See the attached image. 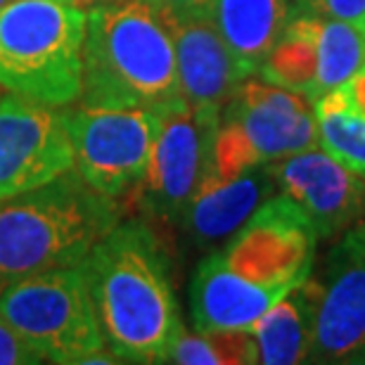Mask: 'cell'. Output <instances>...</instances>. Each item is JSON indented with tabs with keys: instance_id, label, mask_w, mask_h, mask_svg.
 <instances>
[{
	"instance_id": "6da1fadb",
	"label": "cell",
	"mask_w": 365,
	"mask_h": 365,
	"mask_svg": "<svg viewBox=\"0 0 365 365\" xmlns=\"http://www.w3.org/2000/svg\"><path fill=\"white\" fill-rule=\"evenodd\" d=\"M102 334L121 363H166L182 327L169 257L152 225L119 221L81 261Z\"/></svg>"
},
{
	"instance_id": "7a4b0ae2",
	"label": "cell",
	"mask_w": 365,
	"mask_h": 365,
	"mask_svg": "<svg viewBox=\"0 0 365 365\" xmlns=\"http://www.w3.org/2000/svg\"><path fill=\"white\" fill-rule=\"evenodd\" d=\"M182 98L166 14L148 0L88 10L83 41V107L162 109Z\"/></svg>"
},
{
	"instance_id": "3957f363",
	"label": "cell",
	"mask_w": 365,
	"mask_h": 365,
	"mask_svg": "<svg viewBox=\"0 0 365 365\" xmlns=\"http://www.w3.org/2000/svg\"><path fill=\"white\" fill-rule=\"evenodd\" d=\"M121 209L76 169L0 202V292L29 275L78 266Z\"/></svg>"
},
{
	"instance_id": "277c9868",
	"label": "cell",
	"mask_w": 365,
	"mask_h": 365,
	"mask_svg": "<svg viewBox=\"0 0 365 365\" xmlns=\"http://www.w3.org/2000/svg\"><path fill=\"white\" fill-rule=\"evenodd\" d=\"M88 12L60 0L0 5V88L50 107L81 98Z\"/></svg>"
},
{
	"instance_id": "5b68a950",
	"label": "cell",
	"mask_w": 365,
	"mask_h": 365,
	"mask_svg": "<svg viewBox=\"0 0 365 365\" xmlns=\"http://www.w3.org/2000/svg\"><path fill=\"white\" fill-rule=\"evenodd\" d=\"M311 148H318L313 100L250 76L221 109L207 178H232Z\"/></svg>"
},
{
	"instance_id": "8992f818",
	"label": "cell",
	"mask_w": 365,
	"mask_h": 365,
	"mask_svg": "<svg viewBox=\"0 0 365 365\" xmlns=\"http://www.w3.org/2000/svg\"><path fill=\"white\" fill-rule=\"evenodd\" d=\"M0 318L46 363L86 365L107 349L81 264L12 282L0 292Z\"/></svg>"
},
{
	"instance_id": "52a82bcc",
	"label": "cell",
	"mask_w": 365,
	"mask_h": 365,
	"mask_svg": "<svg viewBox=\"0 0 365 365\" xmlns=\"http://www.w3.org/2000/svg\"><path fill=\"white\" fill-rule=\"evenodd\" d=\"M218 116L178 98L159 109V128L148 171L130 192L150 221L176 225L211 173Z\"/></svg>"
},
{
	"instance_id": "ba28073f",
	"label": "cell",
	"mask_w": 365,
	"mask_h": 365,
	"mask_svg": "<svg viewBox=\"0 0 365 365\" xmlns=\"http://www.w3.org/2000/svg\"><path fill=\"white\" fill-rule=\"evenodd\" d=\"M74 145V169L100 195L121 200L148 171L159 109L83 107L64 112Z\"/></svg>"
},
{
	"instance_id": "9c48e42d",
	"label": "cell",
	"mask_w": 365,
	"mask_h": 365,
	"mask_svg": "<svg viewBox=\"0 0 365 365\" xmlns=\"http://www.w3.org/2000/svg\"><path fill=\"white\" fill-rule=\"evenodd\" d=\"M318 232L287 195H273L228 240L221 254L232 271L261 284H299L311 275Z\"/></svg>"
},
{
	"instance_id": "30bf717a",
	"label": "cell",
	"mask_w": 365,
	"mask_h": 365,
	"mask_svg": "<svg viewBox=\"0 0 365 365\" xmlns=\"http://www.w3.org/2000/svg\"><path fill=\"white\" fill-rule=\"evenodd\" d=\"M71 169L74 145L64 112L14 93L0 98V202Z\"/></svg>"
},
{
	"instance_id": "8fae6325",
	"label": "cell",
	"mask_w": 365,
	"mask_h": 365,
	"mask_svg": "<svg viewBox=\"0 0 365 365\" xmlns=\"http://www.w3.org/2000/svg\"><path fill=\"white\" fill-rule=\"evenodd\" d=\"M309 363H351L365 346V218L327 254Z\"/></svg>"
},
{
	"instance_id": "7c38bea8",
	"label": "cell",
	"mask_w": 365,
	"mask_h": 365,
	"mask_svg": "<svg viewBox=\"0 0 365 365\" xmlns=\"http://www.w3.org/2000/svg\"><path fill=\"white\" fill-rule=\"evenodd\" d=\"M277 190L292 197L318 237L341 235L365 218V178L356 176L323 148H311L275 162Z\"/></svg>"
},
{
	"instance_id": "4fadbf2b",
	"label": "cell",
	"mask_w": 365,
	"mask_h": 365,
	"mask_svg": "<svg viewBox=\"0 0 365 365\" xmlns=\"http://www.w3.org/2000/svg\"><path fill=\"white\" fill-rule=\"evenodd\" d=\"M164 14L169 19L173 46H176L182 100L200 112L221 114L230 95L245 78H250V74L240 67L235 55L225 46L209 12Z\"/></svg>"
},
{
	"instance_id": "5bb4252c",
	"label": "cell",
	"mask_w": 365,
	"mask_h": 365,
	"mask_svg": "<svg viewBox=\"0 0 365 365\" xmlns=\"http://www.w3.org/2000/svg\"><path fill=\"white\" fill-rule=\"evenodd\" d=\"M292 289V284H261L235 273L221 250L200 261L190 284V309L197 332L252 330Z\"/></svg>"
},
{
	"instance_id": "9a60e30c",
	"label": "cell",
	"mask_w": 365,
	"mask_h": 365,
	"mask_svg": "<svg viewBox=\"0 0 365 365\" xmlns=\"http://www.w3.org/2000/svg\"><path fill=\"white\" fill-rule=\"evenodd\" d=\"M275 190V164H257L232 178H207L178 228L195 250H211L235 235Z\"/></svg>"
},
{
	"instance_id": "2e32d148",
	"label": "cell",
	"mask_w": 365,
	"mask_h": 365,
	"mask_svg": "<svg viewBox=\"0 0 365 365\" xmlns=\"http://www.w3.org/2000/svg\"><path fill=\"white\" fill-rule=\"evenodd\" d=\"M323 282L304 277L252 327L259 346V363L297 365L309 363L316 337Z\"/></svg>"
},
{
	"instance_id": "e0dca14e",
	"label": "cell",
	"mask_w": 365,
	"mask_h": 365,
	"mask_svg": "<svg viewBox=\"0 0 365 365\" xmlns=\"http://www.w3.org/2000/svg\"><path fill=\"white\" fill-rule=\"evenodd\" d=\"M209 17L240 67L257 76L294 17V7L292 0H211Z\"/></svg>"
},
{
	"instance_id": "ac0fdd59",
	"label": "cell",
	"mask_w": 365,
	"mask_h": 365,
	"mask_svg": "<svg viewBox=\"0 0 365 365\" xmlns=\"http://www.w3.org/2000/svg\"><path fill=\"white\" fill-rule=\"evenodd\" d=\"M316 26L318 17L294 14L287 29L268 53L257 76L264 81L299 93L313 100L318 71V48H316Z\"/></svg>"
},
{
	"instance_id": "d6986e66",
	"label": "cell",
	"mask_w": 365,
	"mask_h": 365,
	"mask_svg": "<svg viewBox=\"0 0 365 365\" xmlns=\"http://www.w3.org/2000/svg\"><path fill=\"white\" fill-rule=\"evenodd\" d=\"M313 112L318 148L365 178V112L354 105L344 88L320 95L313 102Z\"/></svg>"
},
{
	"instance_id": "ffe728a7",
	"label": "cell",
	"mask_w": 365,
	"mask_h": 365,
	"mask_svg": "<svg viewBox=\"0 0 365 365\" xmlns=\"http://www.w3.org/2000/svg\"><path fill=\"white\" fill-rule=\"evenodd\" d=\"M316 48L318 71L313 102L320 95L344 88L365 71V26L318 17Z\"/></svg>"
},
{
	"instance_id": "44dd1931",
	"label": "cell",
	"mask_w": 365,
	"mask_h": 365,
	"mask_svg": "<svg viewBox=\"0 0 365 365\" xmlns=\"http://www.w3.org/2000/svg\"><path fill=\"white\" fill-rule=\"evenodd\" d=\"M166 363H178V365L259 363V346L252 330L187 332L185 327H180L169 346Z\"/></svg>"
},
{
	"instance_id": "7402d4cb",
	"label": "cell",
	"mask_w": 365,
	"mask_h": 365,
	"mask_svg": "<svg viewBox=\"0 0 365 365\" xmlns=\"http://www.w3.org/2000/svg\"><path fill=\"white\" fill-rule=\"evenodd\" d=\"M294 14L365 26V0H292Z\"/></svg>"
},
{
	"instance_id": "603a6c76",
	"label": "cell",
	"mask_w": 365,
	"mask_h": 365,
	"mask_svg": "<svg viewBox=\"0 0 365 365\" xmlns=\"http://www.w3.org/2000/svg\"><path fill=\"white\" fill-rule=\"evenodd\" d=\"M46 359L0 318V365H36Z\"/></svg>"
},
{
	"instance_id": "cb8c5ba5",
	"label": "cell",
	"mask_w": 365,
	"mask_h": 365,
	"mask_svg": "<svg viewBox=\"0 0 365 365\" xmlns=\"http://www.w3.org/2000/svg\"><path fill=\"white\" fill-rule=\"evenodd\" d=\"M155 7L171 14H185V12H209L211 0H148Z\"/></svg>"
},
{
	"instance_id": "d4e9b609",
	"label": "cell",
	"mask_w": 365,
	"mask_h": 365,
	"mask_svg": "<svg viewBox=\"0 0 365 365\" xmlns=\"http://www.w3.org/2000/svg\"><path fill=\"white\" fill-rule=\"evenodd\" d=\"M344 91L349 93V98H351L354 105L359 107L361 112H365V71H361L351 83L344 86Z\"/></svg>"
},
{
	"instance_id": "484cf974",
	"label": "cell",
	"mask_w": 365,
	"mask_h": 365,
	"mask_svg": "<svg viewBox=\"0 0 365 365\" xmlns=\"http://www.w3.org/2000/svg\"><path fill=\"white\" fill-rule=\"evenodd\" d=\"M60 3L81 7V10H93V7H102V5H112V3H121V0H60Z\"/></svg>"
},
{
	"instance_id": "4316f807",
	"label": "cell",
	"mask_w": 365,
	"mask_h": 365,
	"mask_svg": "<svg viewBox=\"0 0 365 365\" xmlns=\"http://www.w3.org/2000/svg\"><path fill=\"white\" fill-rule=\"evenodd\" d=\"M351 363H365V346L361 349V351H359V354H356V359H354Z\"/></svg>"
},
{
	"instance_id": "83f0119b",
	"label": "cell",
	"mask_w": 365,
	"mask_h": 365,
	"mask_svg": "<svg viewBox=\"0 0 365 365\" xmlns=\"http://www.w3.org/2000/svg\"><path fill=\"white\" fill-rule=\"evenodd\" d=\"M7 3V0H0V5H5Z\"/></svg>"
}]
</instances>
